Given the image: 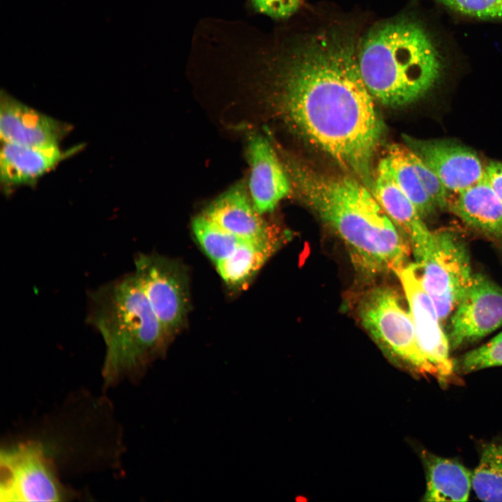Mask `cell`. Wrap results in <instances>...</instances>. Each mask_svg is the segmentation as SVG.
Masks as SVG:
<instances>
[{"label": "cell", "instance_id": "cell-23", "mask_svg": "<svg viewBox=\"0 0 502 502\" xmlns=\"http://www.w3.org/2000/svg\"><path fill=\"white\" fill-rule=\"evenodd\" d=\"M501 365L502 332L484 345L464 354L459 361V368L464 373Z\"/></svg>", "mask_w": 502, "mask_h": 502}, {"label": "cell", "instance_id": "cell-7", "mask_svg": "<svg viewBox=\"0 0 502 502\" xmlns=\"http://www.w3.org/2000/svg\"><path fill=\"white\" fill-rule=\"evenodd\" d=\"M1 501H59L66 496L43 445L28 442L1 453Z\"/></svg>", "mask_w": 502, "mask_h": 502}, {"label": "cell", "instance_id": "cell-22", "mask_svg": "<svg viewBox=\"0 0 502 502\" xmlns=\"http://www.w3.org/2000/svg\"><path fill=\"white\" fill-rule=\"evenodd\" d=\"M192 228L199 245L215 264L229 257L244 241L225 230L204 214L193 220Z\"/></svg>", "mask_w": 502, "mask_h": 502}, {"label": "cell", "instance_id": "cell-5", "mask_svg": "<svg viewBox=\"0 0 502 502\" xmlns=\"http://www.w3.org/2000/svg\"><path fill=\"white\" fill-rule=\"evenodd\" d=\"M357 313L363 326L392 361L438 379L436 368L419 347L411 314L393 289L382 286L367 291L358 301Z\"/></svg>", "mask_w": 502, "mask_h": 502}, {"label": "cell", "instance_id": "cell-9", "mask_svg": "<svg viewBox=\"0 0 502 502\" xmlns=\"http://www.w3.org/2000/svg\"><path fill=\"white\" fill-rule=\"evenodd\" d=\"M418 269V264H408L395 274L407 300L419 347L436 368L438 380L446 383L451 379L455 369L450 356V343L442 328L436 306L422 284Z\"/></svg>", "mask_w": 502, "mask_h": 502}, {"label": "cell", "instance_id": "cell-1", "mask_svg": "<svg viewBox=\"0 0 502 502\" xmlns=\"http://www.w3.org/2000/svg\"><path fill=\"white\" fill-rule=\"evenodd\" d=\"M358 47L340 31L319 33L277 65L285 115L295 130L373 193L384 126L362 79Z\"/></svg>", "mask_w": 502, "mask_h": 502}, {"label": "cell", "instance_id": "cell-10", "mask_svg": "<svg viewBox=\"0 0 502 502\" xmlns=\"http://www.w3.org/2000/svg\"><path fill=\"white\" fill-rule=\"evenodd\" d=\"M502 326V288L485 275L474 273L469 289L451 315L448 340L457 349Z\"/></svg>", "mask_w": 502, "mask_h": 502}, {"label": "cell", "instance_id": "cell-15", "mask_svg": "<svg viewBox=\"0 0 502 502\" xmlns=\"http://www.w3.org/2000/svg\"><path fill=\"white\" fill-rule=\"evenodd\" d=\"M447 210L480 234L502 241V201L485 178L452 194Z\"/></svg>", "mask_w": 502, "mask_h": 502}, {"label": "cell", "instance_id": "cell-6", "mask_svg": "<svg viewBox=\"0 0 502 502\" xmlns=\"http://www.w3.org/2000/svg\"><path fill=\"white\" fill-rule=\"evenodd\" d=\"M432 238L431 252L418 266L422 284L444 323L469 289L474 273L467 243L457 230L439 229L432 231Z\"/></svg>", "mask_w": 502, "mask_h": 502}, {"label": "cell", "instance_id": "cell-2", "mask_svg": "<svg viewBox=\"0 0 502 502\" xmlns=\"http://www.w3.org/2000/svg\"><path fill=\"white\" fill-rule=\"evenodd\" d=\"M287 169L303 199L344 243L364 279L395 273L408 264L412 251L409 239L359 180L321 173L295 161Z\"/></svg>", "mask_w": 502, "mask_h": 502}, {"label": "cell", "instance_id": "cell-14", "mask_svg": "<svg viewBox=\"0 0 502 502\" xmlns=\"http://www.w3.org/2000/svg\"><path fill=\"white\" fill-rule=\"evenodd\" d=\"M249 191L259 213L272 211L290 191V181L268 140L262 135L251 137L248 143Z\"/></svg>", "mask_w": 502, "mask_h": 502}, {"label": "cell", "instance_id": "cell-24", "mask_svg": "<svg viewBox=\"0 0 502 502\" xmlns=\"http://www.w3.org/2000/svg\"><path fill=\"white\" fill-rule=\"evenodd\" d=\"M409 155L428 196L438 208L447 210L451 194L445 188L437 176L428 165L410 149Z\"/></svg>", "mask_w": 502, "mask_h": 502}, {"label": "cell", "instance_id": "cell-21", "mask_svg": "<svg viewBox=\"0 0 502 502\" xmlns=\"http://www.w3.org/2000/svg\"><path fill=\"white\" fill-rule=\"evenodd\" d=\"M472 487L484 501H502V443L486 444L472 474Z\"/></svg>", "mask_w": 502, "mask_h": 502}, {"label": "cell", "instance_id": "cell-8", "mask_svg": "<svg viewBox=\"0 0 502 502\" xmlns=\"http://www.w3.org/2000/svg\"><path fill=\"white\" fill-rule=\"evenodd\" d=\"M134 264V274L168 337L183 325L189 308L184 268L167 257L142 253Z\"/></svg>", "mask_w": 502, "mask_h": 502}, {"label": "cell", "instance_id": "cell-4", "mask_svg": "<svg viewBox=\"0 0 502 502\" xmlns=\"http://www.w3.org/2000/svg\"><path fill=\"white\" fill-rule=\"evenodd\" d=\"M87 323L102 337L105 384L137 375L167 340L134 273L91 291Z\"/></svg>", "mask_w": 502, "mask_h": 502}, {"label": "cell", "instance_id": "cell-18", "mask_svg": "<svg viewBox=\"0 0 502 502\" xmlns=\"http://www.w3.org/2000/svg\"><path fill=\"white\" fill-rule=\"evenodd\" d=\"M67 155L59 146L31 147L3 142L0 154L1 183L6 185L33 184Z\"/></svg>", "mask_w": 502, "mask_h": 502}, {"label": "cell", "instance_id": "cell-25", "mask_svg": "<svg viewBox=\"0 0 502 502\" xmlns=\"http://www.w3.org/2000/svg\"><path fill=\"white\" fill-rule=\"evenodd\" d=\"M447 8L478 19L502 18V0H434Z\"/></svg>", "mask_w": 502, "mask_h": 502}, {"label": "cell", "instance_id": "cell-11", "mask_svg": "<svg viewBox=\"0 0 502 502\" xmlns=\"http://www.w3.org/2000/svg\"><path fill=\"white\" fill-rule=\"evenodd\" d=\"M403 137L405 145L428 165L451 195L484 178L485 167L470 148L448 139Z\"/></svg>", "mask_w": 502, "mask_h": 502}, {"label": "cell", "instance_id": "cell-26", "mask_svg": "<svg viewBox=\"0 0 502 502\" xmlns=\"http://www.w3.org/2000/svg\"><path fill=\"white\" fill-rule=\"evenodd\" d=\"M254 8L274 19L292 15L300 6V0H250Z\"/></svg>", "mask_w": 502, "mask_h": 502}, {"label": "cell", "instance_id": "cell-20", "mask_svg": "<svg viewBox=\"0 0 502 502\" xmlns=\"http://www.w3.org/2000/svg\"><path fill=\"white\" fill-rule=\"evenodd\" d=\"M409 153V149L406 145L392 144L387 148L386 157L396 184L414 204L421 217L428 218L435 214L438 208L425 192Z\"/></svg>", "mask_w": 502, "mask_h": 502}, {"label": "cell", "instance_id": "cell-17", "mask_svg": "<svg viewBox=\"0 0 502 502\" xmlns=\"http://www.w3.org/2000/svg\"><path fill=\"white\" fill-rule=\"evenodd\" d=\"M204 214L243 240L259 238L273 229L260 216L241 185L235 186L220 196Z\"/></svg>", "mask_w": 502, "mask_h": 502}, {"label": "cell", "instance_id": "cell-13", "mask_svg": "<svg viewBox=\"0 0 502 502\" xmlns=\"http://www.w3.org/2000/svg\"><path fill=\"white\" fill-rule=\"evenodd\" d=\"M70 128L6 93L1 94L0 135L3 142L31 147L59 146Z\"/></svg>", "mask_w": 502, "mask_h": 502}, {"label": "cell", "instance_id": "cell-19", "mask_svg": "<svg viewBox=\"0 0 502 502\" xmlns=\"http://www.w3.org/2000/svg\"><path fill=\"white\" fill-rule=\"evenodd\" d=\"M427 487L425 501H467L472 487L471 472L459 462L423 451Z\"/></svg>", "mask_w": 502, "mask_h": 502}, {"label": "cell", "instance_id": "cell-16", "mask_svg": "<svg viewBox=\"0 0 502 502\" xmlns=\"http://www.w3.org/2000/svg\"><path fill=\"white\" fill-rule=\"evenodd\" d=\"M284 240V234L274 227L263 236L244 240L229 257L216 264L218 272L230 288L244 289Z\"/></svg>", "mask_w": 502, "mask_h": 502}, {"label": "cell", "instance_id": "cell-12", "mask_svg": "<svg viewBox=\"0 0 502 502\" xmlns=\"http://www.w3.org/2000/svg\"><path fill=\"white\" fill-rule=\"evenodd\" d=\"M373 194L395 225L409 239L416 263L421 266L432 248L429 231L411 201L396 184L385 156L376 169Z\"/></svg>", "mask_w": 502, "mask_h": 502}, {"label": "cell", "instance_id": "cell-27", "mask_svg": "<svg viewBox=\"0 0 502 502\" xmlns=\"http://www.w3.org/2000/svg\"><path fill=\"white\" fill-rule=\"evenodd\" d=\"M484 178L502 201V162H490L486 165Z\"/></svg>", "mask_w": 502, "mask_h": 502}, {"label": "cell", "instance_id": "cell-3", "mask_svg": "<svg viewBox=\"0 0 502 502\" xmlns=\"http://www.w3.org/2000/svg\"><path fill=\"white\" fill-rule=\"evenodd\" d=\"M358 67L375 100L402 107L429 92L443 61L429 33L418 22L400 20L370 31L358 47Z\"/></svg>", "mask_w": 502, "mask_h": 502}]
</instances>
